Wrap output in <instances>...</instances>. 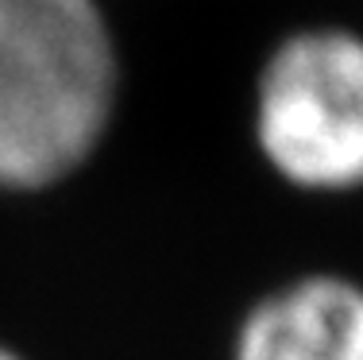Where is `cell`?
Instances as JSON below:
<instances>
[{"mask_svg": "<svg viewBox=\"0 0 363 360\" xmlns=\"http://www.w3.org/2000/svg\"><path fill=\"white\" fill-rule=\"evenodd\" d=\"M255 148L309 194L363 186V36L301 28L274 43L255 78Z\"/></svg>", "mask_w": 363, "mask_h": 360, "instance_id": "cell-2", "label": "cell"}, {"mask_svg": "<svg viewBox=\"0 0 363 360\" xmlns=\"http://www.w3.org/2000/svg\"><path fill=\"white\" fill-rule=\"evenodd\" d=\"M120 101L97 0H0V190H47L93 159Z\"/></svg>", "mask_w": 363, "mask_h": 360, "instance_id": "cell-1", "label": "cell"}, {"mask_svg": "<svg viewBox=\"0 0 363 360\" xmlns=\"http://www.w3.org/2000/svg\"><path fill=\"white\" fill-rule=\"evenodd\" d=\"M232 360H363V283L301 276L244 314Z\"/></svg>", "mask_w": 363, "mask_h": 360, "instance_id": "cell-3", "label": "cell"}, {"mask_svg": "<svg viewBox=\"0 0 363 360\" xmlns=\"http://www.w3.org/2000/svg\"><path fill=\"white\" fill-rule=\"evenodd\" d=\"M0 360H23V356H20V353H12L8 345H0Z\"/></svg>", "mask_w": 363, "mask_h": 360, "instance_id": "cell-4", "label": "cell"}]
</instances>
